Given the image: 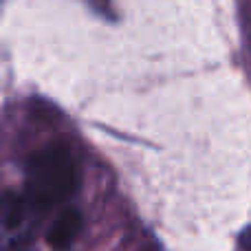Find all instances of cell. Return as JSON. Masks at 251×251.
Here are the masks:
<instances>
[{
    "mask_svg": "<svg viewBox=\"0 0 251 251\" xmlns=\"http://www.w3.org/2000/svg\"><path fill=\"white\" fill-rule=\"evenodd\" d=\"M79 170L66 146L53 143L35 152L26 163V201L35 209H51L75 194Z\"/></svg>",
    "mask_w": 251,
    "mask_h": 251,
    "instance_id": "6da1fadb",
    "label": "cell"
},
{
    "mask_svg": "<svg viewBox=\"0 0 251 251\" xmlns=\"http://www.w3.org/2000/svg\"><path fill=\"white\" fill-rule=\"evenodd\" d=\"M82 227H84L82 214H79L77 209H64V212L55 218V223L51 225V229H49V234H47L49 247L55 251H66L77 240Z\"/></svg>",
    "mask_w": 251,
    "mask_h": 251,
    "instance_id": "7a4b0ae2",
    "label": "cell"
},
{
    "mask_svg": "<svg viewBox=\"0 0 251 251\" xmlns=\"http://www.w3.org/2000/svg\"><path fill=\"white\" fill-rule=\"evenodd\" d=\"M22 214H25V203H22L16 194L7 192V196H4V205H2L4 229H18L20 223H22Z\"/></svg>",
    "mask_w": 251,
    "mask_h": 251,
    "instance_id": "3957f363",
    "label": "cell"
},
{
    "mask_svg": "<svg viewBox=\"0 0 251 251\" xmlns=\"http://www.w3.org/2000/svg\"><path fill=\"white\" fill-rule=\"evenodd\" d=\"M240 245H243L245 251H251V227L243 231V236H240Z\"/></svg>",
    "mask_w": 251,
    "mask_h": 251,
    "instance_id": "277c9868",
    "label": "cell"
}]
</instances>
